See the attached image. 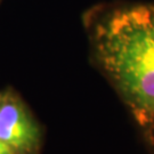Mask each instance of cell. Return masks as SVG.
I'll return each mask as SVG.
<instances>
[{"label":"cell","instance_id":"cell-1","mask_svg":"<svg viewBox=\"0 0 154 154\" xmlns=\"http://www.w3.org/2000/svg\"><path fill=\"white\" fill-rule=\"evenodd\" d=\"M94 56L139 126L154 128V6L106 11L91 29Z\"/></svg>","mask_w":154,"mask_h":154},{"label":"cell","instance_id":"cell-4","mask_svg":"<svg viewBox=\"0 0 154 154\" xmlns=\"http://www.w3.org/2000/svg\"><path fill=\"white\" fill-rule=\"evenodd\" d=\"M0 99H1V93H0Z\"/></svg>","mask_w":154,"mask_h":154},{"label":"cell","instance_id":"cell-2","mask_svg":"<svg viewBox=\"0 0 154 154\" xmlns=\"http://www.w3.org/2000/svg\"><path fill=\"white\" fill-rule=\"evenodd\" d=\"M0 140L15 154H40L41 151V127L14 91L1 93Z\"/></svg>","mask_w":154,"mask_h":154},{"label":"cell","instance_id":"cell-3","mask_svg":"<svg viewBox=\"0 0 154 154\" xmlns=\"http://www.w3.org/2000/svg\"><path fill=\"white\" fill-rule=\"evenodd\" d=\"M0 154H15V153L6 144H4L0 140Z\"/></svg>","mask_w":154,"mask_h":154}]
</instances>
